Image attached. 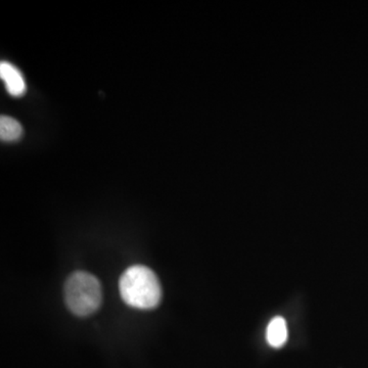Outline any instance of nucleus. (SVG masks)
<instances>
[{"label": "nucleus", "instance_id": "7ed1b4c3", "mask_svg": "<svg viewBox=\"0 0 368 368\" xmlns=\"http://www.w3.org/2000/svg\"><path fill=\"white\" fill-rule=\"evenodd\" d=\"M0 76L8 92L12 97H21L26 92V82L18 68L8 62L0 64Z\"/></svg>", "mask_w": 368, "mask_h": 368}, {"label": "nucleus", "instance_id": "20e7f679", "mask_svg": "<svg viewBox=\"0 0 368 368\" xmlns=\"http://www.w3.org/2000/svg\"><path fill=\"white\" fill-rule=\"evenodd\" d=\"M268 344L274 348H281L287 343V322L283 317H274L268 324L266 331Z\"/></svg>", "mask_w": 368, "mask_h": 368}, {"label": "nucleus", "instance_id": "39448f33", "mask_svg": "<svg viewBox=\"0 0 368 368\" xmlns=\"http://www.w3.org/2000/svg\"><path fill=\"white\" fill-rule=\"evenodd\" d=\"M23 134L21 123L12 117L2 116L0 119V137L4 142H16Z\"/></svg>", "mask_w": 368, "mask_h": 368}, {"label": "nucleus", "instance_id": "f03ea898", "mask_svg": "<svg viewBox=\"0 0 368 368\" xmlns=\"http://www.w3.org/2000/svg\"><path fill=\"white\" fill-rule=\"evenodd\" d=\"M64 291L69 310L81 317L97 312L103 302L101 283L90 272H74L67 279Z\"/></svg>", "mask_w": 368, "mask_h": 368}, {"label": "nucleus", "instance_id": "f257e3e1", "mask_svg": "<svg viewBox=\"0 0 368 368\" xmlns=\"http://www.w3.org/2000/svg\"><path fill=\"white\" fill-rule=\"evenodd\" d=\"M121 298L132 308L149 310L161 302L159 278L151 268L133 265L127 268L119 281Z\"/></svg>", "mask_w": 368, "mask_h": 368}]
</instances>
